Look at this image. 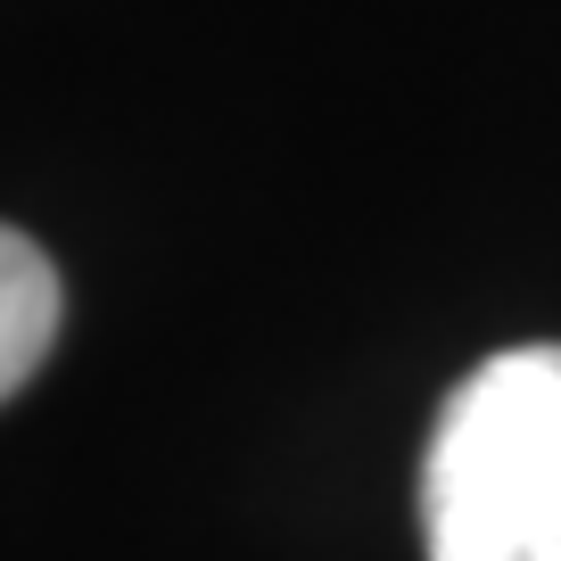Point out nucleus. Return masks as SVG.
<instances>
[{
  "label": "nucleus",
  "mask_w": 561,
  "mask_h": 561,
  "mask_svg": "<svg viewBox=\"0 0 561 561\" xmlns=\"http://www.w3.org/2000/svg\"><path fill=\"white\" fill-rule=\"evenodd\" d=\"M58 314H67V289H58L50 256L25 231L0 224V404L42 371V355L58 339Z\"/></svg>",
  "instance_id": "obj_2"
},
{
  "label": "nucleus",
  "mask_w": 561,
  "mask_h": 561,
  "mask_svg": "<svg viewBox=\"0 0 561 561\" xmlns=\"http://www.w3.org/2000/svg\"><path fill=\"white\" fill-rule=\"evenodd\" d=\"M430 561H561V347H504L421 455Z\"/></svg>",
  "instance_id": "obj_1"
}]
</instances>
